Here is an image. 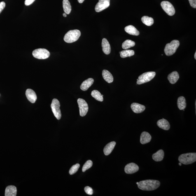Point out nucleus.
<instances>
[{"label": "nucleus", "instance_id": "nucleus-26", "mask_svg": "<svg viewBox=\"0 0 196 196\" xmlns=\"http://www.w3.org/2000/svg\"><path fill=\"white\" fill-rule=\"evenodd\" d=\"M134 51L133 50H125L122 51L120 52V57L122 58L132 57L134 55Z\"/></svg>", "mask_w": 196, "mask_h": 196}, {"label": "nucleus", "instance_id": "nucleus-35", "mask_svg": "<svg viewBox=\"0 0 196 196\" xmlns=\"http://www.w3.org/2000/svg\"><path fill=\"white\" fill-rule=\"evenodd\" d=\"M35 0H26L25 1V5L26 6H29L32 4Z\"/></svg>", "mask_w": 196, "mask_h": 196}, {"label": "nucleus", "instance_id": "nucleus-9", "mask_svg": "<svg viewBox=\"0 0 196 196\" xmlns=\"http://www.w3.org/2000/svg\"><path fill=\"white\" fill-rule=\"evenodd\" d=\"M78 103L79 107L80 116H85L88 111V104L85 100L81 98L78 100Z\"/></svg>", "mask_w": 196, "mask_h": 196}, {"label": "nucleus", "instance_id": "nucleus-24", "mask_svg": "<svg viewBox=\"0 0 196 196\" xmlns=\"http://www.w3.org/2000/svg\"><path fill=\"white\" fill-rule=\"evenodd\" d=\"M177 105L178 108L180 110H183L186 108V100L184 97L181 96L178 98Z\"/></svg>", "mask_w": 196, "mask_h": 196}, {"label": "nucleus", "instance_id": "nucleus-19", "mask_svg": "<svg viewBox=\"0 0 196 196\" xmlns=\"http://www.w3.org/2000/svg\"><path fill=\"white\" fill-rule=\"evenodd\" d=\"M93 78H89L85 80L82 83L80 86V88L83 91H86L88 90L89 87L92 85L94 83Z\"/></svg>", "mask_w": 196, "mask_h": 196}, {"label": "nucleus", "instance_id": "nucleus-4", "mask_svg": "<svg viewBox=\"0 0 196 196\" xmlns=\"http://www.w3.org/2000/svg\"><path fill=\"white\" fill-rule=\"evenodd\" d=\"M179 45V41L176 40H173L170 43L166 45L164 50V53L167 56L173 55L176 52Z\"/></svg>", "mask_w": 196, "mask_h": 196}, {"label": "nucleus", "instance_id": "nucleus-15", "mask_svg": "<svg viewBox=\"0 0 196 196\" xmlns=\"http://www.w3.org/2000/svg\"><path fill=\"white\" fill-rule=\"evenodd\" d=\"M102 47L103 51L106 55H109L111 53V48L108 40L104 38L102 40Z\"/></svg>", "mask_w": 196, "mask_h": 196}, {"label": "nucleus", "instance_id": "nucleus-30", "mask_svg": "<svg viewBox=\"0 0 196 196\" xmlns=\"http://www.w3.org/2000/svg\"><path fill=\"white\" fill-rule=\"evenodd\" d=\"M93 165V162L92 161L89 160L86 162H85V163L84 164V165L83 166V168H82V171L83 172H84L86 171L87 170L89 169H90V167H92Z\"/></svg>", "mask_w": 196, "mask_h": 196}, {"label": "nucleus", "instance_id": "nucleus-23", "mask_svg": "<svg viewBox=\"0 0 196 196\" xmlns=\"http://www.w3.org/2000/svg\"><path fill=\"white\" fill-rule=\"evenodd\" d=\"M164 152L162 150H160L152 155L153 160L156 162L161 161L164 158Z\"/></svg>", "mask_w": 196, "mask_h": 196}, {"label": "nucleus", "instance_id": "nucleus-40", "mask_svg": "<svg viewBox=\"0 0 196 196\" xmlns=\"http://www.w3.org/2000/svg\"><path fill=\"white\" fill-rule=\"evenodd\" d=\"M136 184L138 185V184H139V182H136Z\"/></svg>", "mask_w": 196, "mask_h": 196}, {"label": "nucleus", "instance_id": "nucleus-2", "mask_svg": "<svg viewBox=\"0 0 196 196\" xmlns=\"http://www.w3.org/2000/svg\"><path fill=\"white\" fill-rule=\"evenodd\" d=\"M81 36V32L78 29L69 31L64 36V40L67 43L74 42L78 39Z\"/></svg>", "mask_w": 196, "mask_h": 196}, {"label": "nucleus", "instance_id": "nucleus-16", "mask_svg": "<svg viewBox=\"0 0 196 196\" xmlns=\"http://www.w3.org/2000/svg\"><path fill=\"white\" fill-rule=\"evenodd\" d=\"M152 139V136L149 133L143 132L141 134L140 142L143 145L149 143Z\"/></svg>", "mask_w": 196, "mask_h": 196}, {"label": "nucleus", "instance_id": "nucleus-17", "mask_svg": "<svg viewBox=\"0 0 196 196\" xmlns=\"http://www.w3.org/2000/svg\"><path fill=\"white\" fill-rule=\"evenodd\" d=\"M17 194V189L14 185H9L5 190V196H16Z\"/></svg>", "mask_w": 196, "mask_h": 196}, {"label": "nucleus", "instance_id": "nucleus-13", "mask_svg": "<svg viewBox=\"0 0 196 196\" xmlns=\"http://www.w3.org/2000/svg\"><path fill=\"white\" fill-rule=\"evenodd\" d=\"M26 94L27 99L31 103H34L36 102L37 97L34 90L30 89H27L26 91Z\"/></svg>", "mask_w": 196, "mask_h": 196}, {"label": "nucleus", "instance_id": "nucleus-21", "mask_svg": "<svg viewBox=\"0 0 196 196\" xmlns=\"http://www.w3.org/2000/svg\"><path fill=\"white\" fill-rule=\"evenodd\" d=\"M102 75L105 81L108 83H112L113 81V77L109 71L106 69L104 70L103 71Z\"/></svg>", "mask_w": 196, "mask_h": 196}, {"label": "nucleus", "instance_id": "nucleus-20", "mask_svg": "<svg viewBox=\"0 0 196 196\" xmlns=\"http://www.w3.org/2000/svg\"><path fill=\"white\" fill-rule=\"evenodd\" d=\"M115 145H116V142L115 141L111 142L106 145L104 149L105 155H109L112 152Z\"/></svg>", "mask_w": 196, "mask_h": 196}, {"label": "nucleus", "instance_id": "nucleus-14", "mask_svg": "<svg viewBox=\"0 0 196 196\" xmlns=\"http://www.w3.org/2000/svg\"><path fill=\"white\" fill-rule=\"evenodd\" d=\"M157 125L160 128L166 130H169L170 127L169 122L164 118L158 120L157 122Z\"/></svg>", "mask_w": 196, "mask_h": 196}, {"label": "nucleus", "instance_id": "nucleus-32", "mask_svg": "<svg viewBox=\"0 0 196 196\" xmlns=\"http://www.w3.org/2000/svg\"><path fill=\"white\" fill-rule=\"evenodd\" d=\"M84 190L86 193L88 194V195H92L93 194V190L90 187H85L84 188Z\"/></svg>", "mask_w": 196, "mask_h": 196}, {"label": "nucleus", "instance_id": "nucleus-6", "mask_svg": "<svg viewBox=\"0 0 196 196\" xmlns=\"http://www.w3.org/2000/svg\"><path fill=\"white\" fill-rule=\"evenodd\" d=\"M33 57L36 59H45L48 58L50 55V52L44 48L36 49L32 52Z\"/></svg>", "mask_w": 196, "mask_h": 196}, {"label": "nucleus", "instance_id": "nucleus-12", "mask_svg": "<svg viewBox=\"0 0 196 196\" xmlns=\"http://www.w3.org/2000/svg\"><path fill=\"white\" fill-rule=\"evenodd\" d=\"M131 108L133 111L136 113H142L146 109L144 106L137 103H132L131 105Z\"/></svg>", "mask_w": 196, "mask_h": 196}, {"label": "nucleus", "instance_id": "nucleus-1", "mask_svg": "<svg viewBox=\"0 0 196 196\" xmlns=\"http://www.w3.org/2000/svg\"><path fill=\"white\" fill-rule=\"evenodd\" d=\"M138 188L143 191H153L157 189L160 185V182L155 180H146L139 182Z\"/></svg>", "mask_w": 196, "mask_h": 196}, {"label": "nucleus", "instance_id": "nucleus-11", "mask_svg": "<svg viewBox=\"0 0 196 196\" xmlns=\"http://www.w3.org/2000/svg\"><path fill=\"white\" fill-rule=\"evenodd\" d=\"M139 167L137 164L134 163L127 164L125 167V172L127 174H132L137 172Z\"/></svg>", "mask_w": 196, "mask_h": 196}, {"label": "nucleus", "instance_id": "nucleus-5", "mask_svg": "<svg viewBox=\"0 0 196 196\" xmlns=\"http://www.w3.org/2000/svg\"><path fill=\"white\" fill-rule=\"evenodd\" d=\"M156 73L155 72H149L143 73L139 77L137 84L141 85L142 84L148 83L155 78Z\"/></svg>", "mask_w": 196, "mask_h": 196}, {"label": "nucleus", "instance_id": "nucleus-39", "mask_svg": "<svg viewBox=\"0 0 196 196\" xmlns=\"http://www.w3.org/2000/svg\"><path fill=\"white\" fill-rule=\"evenodd\" d=\"M179 165L180 166H182V164L180 162L179 163Z\"/></svg>", "mask_w": 196, "mask_h": 196}, {"label": "nucleus", "instance_id": "nucleus-18", "mask_svg": "<svg viewBox=\"0 0 196 196\" xmlns=\"http://www.w3.org/2000/svg\"><path fill=\"white\" fill-rule=\"evenodd\" d=\"M179 78V75L177 72L174 71L169 74L167 77L168 80L171 84H174L177 82Z\"/></svg>", "mask_w": 196, "mask_h": 196}, {"label": "nucleus", "instance_id": "nucleus-3", "mask_svg": "<svg viewBox=\"0 0 196 196\" xmlns=\"http://www.w3.org/2000/svg\"><path fill=\"white\" fill-rule=\"evenodd\" d=\"M179 162L184 164H191L196 162V153H188L182 154L178 158Z\"/></svg>", "mask_w": 196, "mask_h": 196}, {"label": "nucleus", "instance_id": "nucleus-28", "mask_svg": "<svg viewBox=\"0 0 196 196\" xmlns=\"http://www.w3.org/2000/svg\"><path fill=\"white\" fill-rule=\"evenodd\" d=\"M135 45V43L134 41L130 40H127L124 42L122 44V48L124 50H127V49L134 47Z\"/></svg>", "mask_w": 196, "mask_h": 196}, {"label": "nucleus", "instance_id": "nucleus-36", "mask_svg": "<svg viewBox=\"0 0 196 196\" xmlns=\"http://www.w3.org/2000/svg\"><path fill=\"white\" fill-rule=\"evenodd\" d=\"M85 0H78V2L80 3H83Z\"/></svg>", "mask_w": 196, "mask_h": 196}, {"label": "nucleus", "instance_id": "nucleus-38", "mask_svg": "<svg viewBox=\"0 0 196 196\" xmlns=\"http://www.w3.org/2000/svg\"><path fill=\"white\" fill-rule=\"evenodd\" d=\"M194 58L196 59V52H195V55H194Z\"/></svg>", "mask_w": 196, "mask_h": 196}, {"label": "nucleus", "instance_id": "nucleus-31", "mask_svg": "<svg viewBox=\"0 0 196 196\" xmlns=\"http://www.w3.org/2000/svg\"><path fill=\"white\" fill-rule=\"evenodd\" d=\"M80 167V165L78 164H77L75 165H73L72 167H71L69 171V174L72 175L75 174V173L77 172L79 169Z\"/></svg>", "mask_w": 196, "mask_h": 196}, {"label": "nucleus", "instance_id": "nucleus-8", "mask_svg": "<svg viewBox=\"0 0 196 196\" xmlns=\"http://www.w3.org/2000/svg\"><path fill=\"white\" fill-rule=\"evenodd\" d=\"M161 6L166 12L169 16H172L175 14L176 11L174 6L170 2L168 1H162L161 3Z\"/></svg>", "mask_w": 196, "mask_h": 196}, {"label": "nucleus", "instance_id": "nucleus-10", "mask_svg": "<svg viewBox=\"0 0 196 196\" xmlns=\"http://www.w3.org/2000/svg\"><path fill=\"white\" fill-rule=\"evenodd\" d=\"M110 4V0H99L95 6V11L97 13L102 11L108 8Z\"/></svg>", "mask_w": 196, "mask_h": 196}, {"label": "nucleus", "instance_id": "nucleus-7", "mask_svg": "<svg viewBox=\"0 0 196 196\" xmlns=\"http://www.w3.org/2000/svg\"><path fill=\"white\" fill-rule=\"evenodd\" d=\"M60 106V102L57 99H54L52 100L51 104L52 111L56 118L58 120H60L62 117Z\"/></svg>", "mask_w": 196, "mask_h": 196}, {"label": "nucleus", "instance_id": "nucleus-25", "mask_svg": "<svg viewBox=\"0 0 196 196\" xmlns=\"http://www.w3.org/2000/svg\"><path fill=\"white\" fill-rule=\"evenodd\" d=\"M63 8L65 13L69 14L71 13L72 8L70 3L68 0H63Z\"/></svg>", "mask_w": 196, "mask_h": 196}, {"label": "nucleus", "instance_id": "nucleus-29", "mask_svg": "<svg viewBox=\"0 0 196 196\" xmlns=\"http://www.w3.org/2000/svg\"><path fill=\"white\" fill-rule=\"evenodd\" d=\"M91 96L92 97L95 99L96 100L102 102L103 101V95H101L100 92L97 90H93L91 93Z\"/></svg>", "mask_w": 196, "mask_h": 196}, {"label": "nucleus", "instance_id": "nucleus-37", "mask_svg": "<svg viewBox=\"0 0 196 196\" xmlns=\"http://www.w3.org/2000/svg\"><path fill=\"white\" fill-rule=\"evenodd\" d=\"M63 16L64 17H66V13H64L63 14Z\"/></svg>", "mask_w": 196, "mask_h": 196}, {"label": "nucleus", "instance_id": "nucleus-22", "mask_svg": "<svg viewBox=\"0 0 196 196\" xmlns=\"http://www.w3.org/2000/svg\"><path fill=\"white\" fill-rule=\"evenodd\" d=\"M125 30L128 34L138 36L139 34V32L134 26L129 25L125 28Z\"/></svg>", "mask_w": 196, "mask_h": 196}, {"label": "nucleus", "instance_id": "nucleus-27", "mask_svg": "<svg viewBox=\"0 0 196 196\" xmlns=\"http://www.w3.org/2000/svg\"><path fill=\"white\" fill-rule=\"evenodd\" d=\"M141 20L143 24L148 26L153 25L154 22L153 19L152 17L145 16L142 17Z\"/></svg>", "mask_w": 196, "mask_h": 196}, {"label": "nucleus", "instance_id": "nucleus-33", "mask_svg": "<svg viewBox=\"0 0 196 196\" xmlns=\"http://www.w3.org/2000/svg\"><path fill=\"white\" fill-rule=\"evenodd\" d=\"M191 6L194 8H196V0H188Z\"/></svg>", "mask_w": 196, "mask_h": 196}, {"label": "nucleus", "instance_id": "nucleus-34", "mask_svg": "<svg viewBox=\"0 0 196 196\" xmlns=\"http://www.w3.org/2000/svg\"><path fill=\"white\" fill-rule=\"evenodd\" d=\"M6 6V3L4 2H2L0 3V14L2 12Z\"/></svg>", "mask_w": 196, "mask_h": 196}]
</instances>
